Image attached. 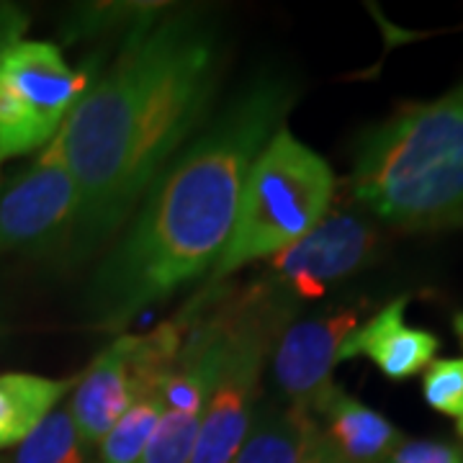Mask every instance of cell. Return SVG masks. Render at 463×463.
I'll use <instances>...</instances> for the list:
<instances>
[{
	"mask_svg": "<svg viewBox=\"0 0 463 463\" xmlns=\"http://www.w3.org/2000/svg\"><path fill=\"white\" fill-rule=\"evenodd\" d=\"M335 185L327 160L283 124L250 167L230 240L212 268L214 283L273 258L315 230L330 212Z\"/></svg>",
	"mask_w": 463,
	"mask_h": 463,
	"instance_id": "obj_4",
	"label": "cell"
},
{
	"mask_svg": "<svg viewBox=\"0 0 463 463\" xmlns=\"http://www.w3.org/2000/svg\"><path fill=\"white\" fill-rule=\"evenodd\" d=\"M132 335L116 337L111 345L99 353V358L80 373L70 399V417L78 428L88 448H99V443L111 432L116 422L134 402L132 381Z\"/></svg>",
	"mask_w": 463,
	"mask_h": 463,
	"instance_id": "obj_11",
	"label": "cell"
},
{
	"mask_svg": "<svg viewBox=\"0 0 463 463\" xmlns=\"http://www.w3.org/2000/svg\"><path fill=\"white\" fill-rule=\"evenodd\" d=\"M165 412L157 389L137 392L132 407L99 443V458L93 463H139L152 432Z\"/></svg>",
	"mask_w": 463,
	"mask_h": 463,
	"instance_id": "obj_15",
	"label": "cell"
},
{
	"mask_svg": "<svg viewBox=\"0 0 463 463\" xmlns=\"http://www.w3.org/2000/svg\"><path fill=\"white\" fill-rule=\"evenodd\" d=\"M410 297L392 298L365 325L347 335L340 350V364L353 358H368L389 381H410L435 361L440 337L425 327L407 325Z\"/></svg>",
	"mask_w": 463,
	"mask_h": 463,
	"instance_id": "obj_10",
	"label": "cell"
},
{
	"mask_svg": "<svg viewBox=\"0 0 463 463\" xmlns=\"http://www.w3.org/2000/svg\"><path fill=\"white\" fill-rule=\"evenodd\" d=\"M361 315L353 307H337L322 315L291 322L273 347V381L288 407L315 414L335 389V365L347 335L358 327Z\"/></svg>",
	"mask_w": 463,
	"mask_h": 463,
	"instance_id": "obj_9",
	"label": "cell"
},
{
	"mask_svg": "<svg viewBox=\"0 0 463 463\" xmlns=\"http://www.w3.org/2000/svg\"><path fill=\"white\" fill-rule=\"evenodd\" d=\"M80 379H47L36 373H3L0 376V450L18 446L32 435L42 420L75 389Z\"/></svg>",
	"mask_w": 463,
	"mask_h": 463,
	"instance_id": "obj_14",
	"label": "cell"
},
{
	"mask_svg": "<svg viewBox=\"0 0 463 463\" xmlns=\"http://www.w3.org/2000/svg\"><path fill=\"white\" fill-rule=\"evenodd\" d=\"M453 227H463V212H461V214H458V219L453 222Z\"/></svg>",
	"mask_w": 463,
	"mask_h": 463,
	"instance_id": "obj_22",
	"label": "cell"
},
{
	"mask_svg": "<svg viewBox=\"0 0 463 463\" xmlns=\"http://www.w3.org/2000/svg\"><path fill=\"white\" fill-rule=\"evenodd\" d=\"M93 70H72L57 44L39 39L0 54V167L50 145L93 83Z\"/></svg>",
	"mask_w": 463,
	"mask_h": 463,
	"instance_id": "obj_6",
	"label": "cell"
},
{
	"mask_svg": "<svg viewBox=\"0 0 463 463\" xmlns=\"http://www.w3.org/2000/svg\"><path fill=\"white\" fill-rule=\"evenodd\" d=\"M29 26V16L16 3H0V54L24 39V32Z\"/></svg>",
	"mask_w": 463,
	"mask_h": 463,
	"instance_id": "obj_20",
	"label": "cell"
},
{
	"mask_svg": "<svg viewBox=\"0 0 463 463\" xmlns=\"http://www.w3.org/2000/svg\"><path fill=\"white\" fill-rule=\"evenodd\" d=\"M383 463H463V446L438 438H404Z\"/></svg>",
	"mask_w": 463,
	"mask_h": 463,
	"instance_id": "obj_19",
	"label": "cell"
},
{
	"mask_svg": "<svg viewBox=\"0 0 463 463\" xmlns=\"http://www.w3.org/2000/svg\"><path fill=\"white\" fill-rule=\"evenodd\" d=\"M350 188L397 230H448L463 212V83L402 103L358 137Z\"/></svg>",
	"mask_w": 463,
	"mask_h": 463,
	"instance_id": "obj_3",
	"label": "cell"
},
{
	"mask_svg": "<svg viewBox=\"0 0 463 463\" xmlns=\"http://www.w3.org/2000/svg\"><path fill=\"white\" fill-rule=\"evenodd\" d=\"M219 307L227 327V347L201 412L191 463L234 461L258 407L265 364L297 312V301L263 279L245 291L224 294Z\"/></svg>",
	"mask_w": 463,
	"mask_h": 463,
	"instance_id": "obj_5",
	"label": "cell"
},
{
	"mask_svg": "<svg viewBox=\"0 0 463 463\" xmlns=\"http://www.w3.org/2000/svg\"><path fill=\"white\" fill-rule=\"evenodd\" d=\"M461 440H463V438H461Z\"/></svg>",
	"mask_w": 463,
	"mask_h": 463,
	"instance_id": "obj_23",
	"label": "cell"
},
{
	"mask_svg": "<svg viewBox=\"0 0 463 463\" xmlns=\"http://www.w3.org/2000/svg\"><path fill=\"white\" fill-rule=\"evenodd\" d=\"M322 440L340 463H383L404 440V432L361 399L335 386L315 412Z\"/></svg>",
	"mask_w": 463,
	"mask_h": 463,
	"instance_id": "obj_12",
	"label": "cell"
},
{
	"mask_svg": "<svg viewBox=\"0 0 463 463\" xmlns=\"http://www.w3.org/2000/svg\"><path fill=\"white\" fill-rule=\"evenodd\" d=\"M422 397L430 410L450 417L456 422V432L463 438V355L440 358L425 368Z\"/></svg>",
	"mask_w": 463,
	"mask_h": 463,
	"instance_id": "obj_18",
	"label": "cell"
},
{
	"mask_svg": "<svg viewBox=\"0 0 463 463\" xmlns=\"http://www.w3.org/2000/svg\"><path fill=\"white\" fill-rule=\"evenodd\" d=\"M297 100L288 78L250 80L209 129L152 183L129 230L88 286V322L118 330L214 268L230 240L250 167Z\"/></svg>",
	"mask_w": 463,
	"mask_h": 463,
	"instance_id": "obj_2",
	"label": "cell"
},
{
	"mask_svg": "<svg viewBox=\"0 0 463 463\" xmlns=\"http://www.w3.org/2000/svg\"><path fill=\"white\" fill-rule=\"evenodd\" d=\"M307 463H340V461L335 458V453H332L330 448H327V443L322 440V435H317L315 446H312V450H309V458H307Z\"/></svg>",
	"mask_w": 463,
	"mask_h": 463,
	"instance_id": "obj_21",
	"label": "cell"
},
{
	"mask_svg": "<svg viewBox=\"0 0 463 463\" xmlns=\"http://www.w3.org/2000/svg\"><path fill=\"white\" fill-rule=\"evenodd\" d=\"M78 185L54 137L18 175L0 181V250L67 252L78 222Z\"/></svg>",
	"mask_w": 463,
	"mask_h": 463,
	"instance_id": "obj_7",
	"label": "cell"
},
{
	"mask_svg": "<svg viewBox=\"0 0 463 463\" xmlns=\"http://www.w3.org/2000/svg\"><path fill=\"white\" fill-rule=\"evenodd\" d=\"M317 435L315 414L260 402L232 463H307Z\"/></svg>",
	"mask_w": 463,
	"mask_h": 463,
	"instance_id": "obj_13",
	"label": "cell"
},
{
	"mask_svg": "<svg viewBox=\"0 0 463 463\" xmlns=\"http://www.w3.org/2000/svg\"><path fill=\"white\" fill-rule=\"evenodd\" d=\"M199 414L165 410L139 463H191L199 438Z\"/></svg>",
	"mask_w": 463,
	"mask_h": 463,
	"instance_id": "obj_17",
	"label": "cell"
},
{
	"mask_svg": "<svg viewBox=\"0 0 463 463\" xmlns=\"http://www.w3.org/2000/svg\"><path fill=\"white\" fill-rule=\"evenodd\" d=\"M379 255L381 232L371 219L355 212H327L298 242L268 258L263 281L291 301H315L376 263Z\"/></svg>",
	"mask_w": 463,
	"mask_h": 463,
	"instance_id": "obj_8",
	"label": "cell"
},
{
	"mask_svg": "<svg viewBox=\"0 0 463 463\" xmlns=\"http://www.w3.org/2000/svg\"><path fill=\"white\" fill-rule=\"evenodd\" d=\"M83 438L70 417L67 407H57L42 425L21 443L16 463H90Z\"/></svg>",
	"mask_w": 463,
	"mask_h": 463,
	"instance_id": "obj_16",
	"label": "cell"
},
{
	"mask_svg": "<svg viewBox=\"0 0 463 463\" xmlns=\"http://www.w3.org/2000/svg\"><path fill=\"white\" fill-rule=\"evenodd\" d=\"M222 57V32L206 11L149 8L134 21L114 62L57 132L80 196L65 258L90 260L134 216L201 127Z\"/></svg>",
	"mask_w": 463,
	"mask_h": 463,
	"instance_id": "obj_1",
	"label": "cell"
}]
</instances>
